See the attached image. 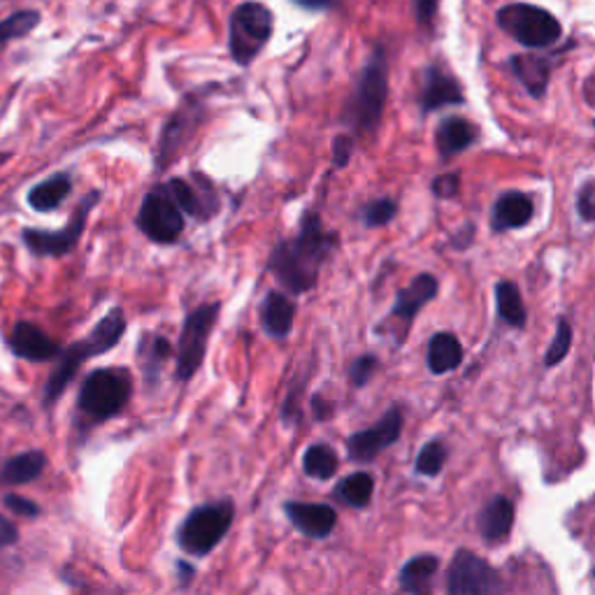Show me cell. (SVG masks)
Returning <instances> with one entry per match:
<instances>
[{
	"instance_id": "24",
	"label": "cell",
	"mask_w": 595,
	"mask_h": 595,
	"mask_svg": "<svg viewBox=\"0 0 595 595\" xmlns=\"http://www.w3.org/2000/svg\"><path fill=\"white\" fill-rule=\"evenodd\" d=\"M70 191H73V178L68 172H57L31 186L26 201L35 212H51V209H57L70 196Z\"/></svg>"
},
{
	"instance_id": "40",
	"label": "cell",
	"mask_w": 595,
	"mask_h": 595,
	"mask_svg": "<svg viewBox=\"0 0 595 595\" xmlns=\"http://www.w3.org/2000/svg\"><path fill=\"white\" fill-rule=\"evenodd\" d=\"M5 505L10 507V510H12L14 514H20V517H24V519H35V517L40 514L38 502H33V500L22 498V496H16V494H8V496H5Z\"/></svg>"
},
{
	"instance_id": "35",
	"label": "cell",
	"mask_w": 595,
	"mask_h": 595,
	"mask_svg": "<svg viewBox=\"0 0 595 595\" xmlns=\"http://www.w3.org/2000/svg\"><path fill=\"white\" fill-rule=\"evenodd\" d=\"M398 215V205L391 198H377L367 203L363 209V221L367 229H379V226H387Z\"/></svg>"
},
{
	"instance_id": "6",
	"label": "cell",
	"mask_w": 595,
	"mask_h": 595,
	"mask_svg": "<svg viewBox=\"0 0 595 595\" xmlns=\"http://www.w3.org/2000/svg\"><path fill=\"white\" fill-rule=\"evenodd\" d=\"M272 12L256 0H247L233 10L229 22V51L238 65H250L264 51L272 35Z\"/></svg>"
},
{
	"instance_id": "19",
	"label": "cell",
	"mask_w": 595,
	"mask_h": 595,
	"mask_svg": "<svg viewBox=\"0 0 595 595\" xmlns=\"http://www.w3.org/2000/svg\"><path fill=\"white\" fill-rule=\"evenodd\" d=\"M535 215L533 198H529L521 191H510V194H502L494 205V217H491V229L496 233H505L512 229H523Z\"/></svg>"
},
{
	"instance_id": "9",
	"label": "cell",
	"mask_w": 595,
	"mask_h": 595,
	"mask_svg": "<svg viewBox=\"0 0 595 595\" xmlns=\"http://www.w3.org/2000/svg\"><path fill=\"white\" fill-rule=\"evenodd\" d=\"M219 312H221L219 303H207L196 307L184 319L180 347H178V379L180 381H189L201 371L209 336H212V328L219 319Z\"/></svg>"
},
{
	"instance_id": "43",
	"label": "cell",
	"mask_w": 595,
	"mask_h": 595,
	"mask_svg": "<svg viewBox=\"0 0 595 595\" xmlns=\"http://www.w3.org/2000/svg\"><path fill=\"white\" fill-rule=\"evenodd\" d=\"M293 3L305 8V10H312V12H321V10H330L332 5H336V0H293Z\"/></svg>"
},
{
	"instance_id": "18",
	"label": "cell",
	"mask_w": 595,
	"mask_h": 595,
	"mask_svg": "<svg viewBox=\"0 0 595 595\" xmlns=\"http://www.w3.org/2000/svg\"><path fill=\"white\" fill-rule=\"evenodd\" d=\"M437 289H440V284H437V277H433L428 272L414 277L410 287L398 291L393 309H391V319L402 321L405 324V328H410L416 314L422 312L437 295Z\"/></svg>"
},
{
	"instance_id": "3",
	"label": "cell",
	"mask_w": 595,
	"mask_h": 595,
	"mask_svg": "<svg viewBox=\"0 0 595 595\" xmlns=\"http://www.w3.org/2000/svg\"><path fill=\"white\" fill-rule=\"evenodd\" d=\"M389 98V61L387 49L377 47L371 59L365 61L359 82L354 86V94L349 98L344 108V124L356 135L375 133L381 124L384 108H387Z\"/></svg>"
},
{
	"instance_id": "29",
	"label": "cell",
	"mask_w": 595,
	"mask_h": 595,
	"mask_svg": "<svg viewBox=\"0 0 595 595\" xmlns=\"http://www.w3.org/2000/svg\"><path fill=\"white\" fill-rule=\"evenodd\" d=\"M375 494V479L371 472H354V475H347L336 486V498L354 510H363V507L371 505Z\"/></svg>"
},
{
	"instance_id": "39",
	"label": "cell",
	"mask_w": 595,
	"mask_h": 595,
	"mask_svg": "<svg viewBox=\"0 0 595 595\" xmlns=\"http://www.w3.org/2000/svg\"><path fill=\"white\" fill-rule=\"evenodd\" d=\"M354 151V137L352 135H338L336 143H332V163L336 168H347L352 161Z\"/></svg>"
},
{
	"instance_id": "23",
	"label": "cell",
	"mask_w": 595,
	"mask_h": 595,
	"mask_svg": "<svg viewBox=\"0 0 595 595\" xmlns=\"http://www.w3.org/2000/svg\"><path fill=\"white\" fill-rule=\"evenodd\" d=\"M475 139H477V129L472 126L467 119H461V117L445 119L435 131V147L445 161H449L451 156L465 151L472 143H475Z\"/></svg>"
},
{
	"instance_id": "22",
	"label": "cell",
	"mask_w": 595,
	"mask_h": 595,
	"mask_svg": "<svg viewBox=\"0 0 595 595\" xmlns=\"http://www.w3.org/2000/svg\"><path fill=\"white\" fill-rule=\"evenodd\" d=\"M293 319H295L293 298L279 291H270L264 305H260V326H264L268 336L277 340L289 338L293 330Z\"/></svg>"
},
{
	"instance_id": "38",
	"label": "cell",
	"mask_w": 595,
	"mask_h": 595,
	"mask_svg": "<svg viewBox=\"0 0 595 595\" xmlns=\"http://www.w3.org/2000/svg\"><path fill=\"white\" fill-rule=\"evenodd\" d=\"M459 184H461V178L457 172H447V174H440V178L433 180V194L437 198H453L459 194Z\"/></svg>"
},
{
	"instance_id": "32",
	"label": "cell",
	"mask_w": 595,
	"mask_h": 595,
	"mask_svg": "<svg viewBox=\"0 0 595 595\" xmlns=\"http://www.w3.org/2000/svg\"><path fill=\"white\" fill-rule=\"evenodd\" d=\"M40 24V12L35 10H22L10 14L8 20L0 22V51L5 49V45H10L12 40L26 38V35Z\"/></svg>"
},
{
	"instance_id": "15",
	"label": "cell",
	"mask_w": 595,
	"mask_h": 595,
	"mask_svg": "<svg viewBox=\"0 0 595 595\" xmlns=\"http://www.w3.org/2000/svg\"><path fill=\"white\" fill-rule=\"evenodd\" d=\"M8 344H10L14 356H20L24 361H33V363L54 361L61 354V347L51 340L42 328H38L31 321L14 324L10 338H8Z\"/></svg>"
},
{
	"instance_id": "5",
	"label": "cell",
	"mask_w": 595,
	"mask_h": 595,
	"mask_svg": "<svg viewBox=\"0 0 595 595\" xmlns=\"http://www.w3.org/2000/svg\"><path fill=\"white\" fill-rule=\"evenodd\" d=\"M235 505L233 500L207 502L191 510L178 531V545L184 554L203 558L219 547V542L233 526Z\"/></svg>"
},
{
	"instance_id": "12",
	"label": "cell",
	"mask_w": 595,
	"mask_h": 595,
	"mask_svg": "<svg viewBox=\"0 0 595 595\" xmlns=\"http://www.w3.org/2000/svg\"><path fill=\"white\" fill-rule=\"evenodd\" d=\"M402 422H405V416H402V408L393 405L373 428L359 430L349 437L347 440L349 459L356 461V463L373 461L377 453H381L384 449H389L391 445H396L400 440Z\"/></svg>"
},
{
	"instance_id": "33",
	"label": "cell",
	"mask_w": 595,
	"mask_h": 595,
	"mask_svg": "<svg viewBox=\"0 0 595 595\" xmlns=\"http://www.w3.org/2000/svg\"><path fill=\"white\" fill-rule=\"evenodd\" d=\"M447 463V447L440 440H430L416 457V472L424 477H437Z\"/></svg>"
},
{
	"instance_id": "28",
	"label": "cell",
	"mask_w": 595,
	"mask_h": 595,
	"mask_svg": "<svg viewBox=\"0 0 595 595\" xmlns=\"http://www.w3.org/2000/svg\"><path fill=\"white\" fill-rule=\"evenodd\" d=\"M496 305H498L500 319L507 326H512V328L526 326V319H529L526 305H523L519 287L514 282H510V279H500V282L496 284Z\"/></svg>"
},
{
	"instance_id": "30",
	"label": "cell",
	"mask_w": 595,
	"mask_h": 595,
	"mask_svg": "<svg viewBox=\"0 0 595 595\" xmlns=\"http://www.w3.org/2000/svg\"><path fill=\"white\" fill-rule=\"evenodd\" d=\"M340 467V459L332 447L328 445H312L305 457H303V470L305 475L319 482H328L336 477V472Z\"/></svg>"
},
{
	"instance_id": "13",
	"label": "cell",
	"mask_w": 595,
	"mask_h": 595,
	"mask_svg": "<svg viewBox=\"0 0 595 595\" xmlns=\"http://www.w3.org/2000/svg\"><path fill=\"white\" fill-rule=\"evenodd\" d=\"M203 121V105L198 100H184L182 108L174 112L161 133L159 154H156V163L163 170L170 161L178 159V154L184 149V145L194 137L196 129Z\"/></svg>"
},
{
	"instance_id": "44",
	"label": "cell",
	"mask_w": 595,
	"mask_h": 595,
	"mask_svg": "<svg viewBox=\"0 0 595 595\" xmlns=\"http://www.w3.org/2000/svg\"><path fill=\"white\" fill-rule=\"evenodd\" d=\"M328 408H330V405H326V410H328ZM312 410H314V416H317L319 422H324V418H328V416H330L328 412H324L321 396H314V398H312Z\"/></svg>"
},
{
	"instance_id": "21",
	"label": "cell",
	"mask_w": 595,
	"mask_h": 595,
	"mask_svg": "<svg viewBox=\"0 0 595 595\" xmlns=\"http://www.w3.org/2000/svg\"><path fill=\"white\" fill-rule=\"evenodd\" d=\"M512 73L517 80L526 86V92L533 98H542L547 94V86L551 80L554 59L545 54H517L510 59Z\"/></svg>"
},
{
	"instance_id": "41",
	"label": "cell",
	"mask_w": 595,
	"mask_h": 595,
	"mask_svg": "<svg viewBox=\"0 0 595 595\" xmlns=\"http://www.w3.org/2000/svg\"><path fill=\"white\" fill-rule=\"evenodd\" d=\"M437 3H440V0H414L416 22L422 24L424 28H430V24L435 20V12H437Z\"/></svg>"
},
{
	"instance_id": "37",
	"label": "cell",
	"mask_w": 595,
	"mask_h": 595,
	"mask_svg": "<svg viewBox=\"0 0 595 595\" xmlns=\"http://www.w3.org/2000/svg\"><path fill=\"white\" fill-rule=\"evenodd\" d=\"M576 212L586 223L595 221V182H586L582 186L580 196H576Z\"/></svg>"
},
{
	"instance_id": "17",
	"label": "cell",
	"mask_w": 595,
	"mask_h": 595,
	"mask_svg": "<svg viewBox=\"0 0 595 595\" xmlns=\"http://www.w3.org/2000/svg\"><path fill=\"white\" fill-rule=\"evenodd\" d=\"M166 186L172 194V198L178 201V205L182 207V212L189 217L205 221L219 209V201H217L212 184L205 182V184L196 186L184 178H174V180L166 182Z\"/></svg>"
},
{
	"instance_id": "25",
	"label": "cell",
	"mask_w": 595,
	"mask_h": 595,
	"mask_svg": "<svg viewBox=\"0 0 595 595\" xmlns=\"http://www.w3.org/2000/svg\"><path fill=\"white\" fill-rule=\"evenodd\" d=\"M426 361L433 375H447L463 363V344L451 332H435L428 342Z\"/></svg>"
},
{
	"instance_id": "27",
	"label": "cell",
	"mask_w": 595,
	"mask_h": 595,
	"mask_svg": "<svg viewBox=\"0 0 595 595\" xmlns=\"http://www.w3.org/2000/svg\"><path fill=\"white\" fill-rule=\"evenodd\" d=\"M437 568H440V558H437L435 554H418L410 558V561L400 568V574H398L400 588L405 593H426Z\"/></svg>"
},
{
	"instance_id": "26",
	"label": "cell",
	"mask_w": 595,
	"mask_h": 595,
	"mask_svg": "<svg viewBox=\"0 0 595 595\" xmlns=\"http://www.w3.org/2000/svg\"><path fill=\"white\" fill-rule=\"evenodd\" d=\"M47 465L45 451L40 449H31L24 453H16L5 465L3 472H0V479L10 486H24L31 484L33 479H38Z\"/></svg>"
},
{
	"instance_id": "1",
	"label": "cell",
	"mask_w": 595,
	"mask_h": 595,
	"mask_svg": "<svg viewBox=\"0 0 595 595\" xmlns=\"http://www.w3.org/2000/svg\"><path fill=\"white\" fill-rule=\"evenodd\" d=\"M338 233L326 231L317 212L303 217L295 238L282 240L268 258V270L291 295L312 291L319 282L326 260L338 250Z\"/></svg>"
},
{
	"instance_id": "2",
	"label": "cell",
	"mask_w": 595,
	"mask_h": 595,
	"mask_svg": "<svg viewBox=\"0 0 595 595\" xmlns=\"http://www.w3.org/2000/svg\"><path fill=\"white\" fill-rule=\"evenodd\" d=\"M124 332H126V317L124 312L114 307L105 314L84 340H77L75 344L61 349L57 373L49 377L45 387V398H42L45 408H51L63 396L68 384L73 381V377L77 375V371L86 361L110 352V349H114L121 342V338H124Z\"/></svg>"
},
{
	"instance_id": "14",
	"label": "cell",
	"mask_w": 595,
	"mask_h": 595,
	"mask_svg": "<svg viewBox=\"0 0 595 595\" xmlns=\"http://www.w3.org/2000/svg\"><path fill=\"white\" fill-rule=\"evenodd\" d=\"M284 514L293 523L295 531H301L309 539H326L336 531L338 512L330 505L321 502H284Z\"/></svg>"
},
{
	"instance_id": "11",
	"label": "cell",
	"mask_w": 595,
	"mask_h": 595,
	"mask_svg": "<svg viewBox=\"0 0 595 595\" xmlns=\"http://www.w3.org/2000/svg\"><path fill=\"white\" fill-rule=\"evenodd\" d=\"M500 572L488 566L482 556L467 549L453 554V561L447 572V593L451 595H494L500 593Z\"/></svg>"
},
{
	"instance_id": "10",
	"label": "cell",
	"mask_w": 595,
	"mask_h": 595,
	"mask_svg": "<svg viewBox=\"0 0 595 595\" xmlns=\"http://www.w3.org/2000/svg\"><path fill=\"white\" fill-rule=\"evenodd\" d=\"M100 194L98 191H92V194H86L77 209L75 215L70 217V221L63 226L61 231H40V229H24L22 231V242L26 244V250L33 254V256H40V258H47V256H65L73 252L77 247V242L84 233V226H86V219H89L92 209L96 207Z\"/></svg>"
},
{
	"instance_id": "16",
	"label": "cell",
	"mask_w": 595,
	"mask_h": 595,
	"mask_svg": "<svg viewBox=\"0 0 595 595\" xmlns=\"http://www.w3.org/2000/svg\"><path fill=\"white\" fill-rule=\"evenodd\" d=\"M463 86L457 77H451L440 65H428L422 75V112L430 114L447 105H463Z\"/></svg>"
},
{
	"instance_id": "8",
	"label": "cell",
	"mask_w": 595,
	"mask_h": 595,
	"mask_svg": "<svg viewBox=\"0 0 595 595\" xmlns=\"http://www.w3.org/2000/svg\"><path fill=\"white\" fill-rule=\"evenodd\" d=\"M135 221L137 229L156 244H172L184 233V212L166 184L147 191Z\"/></svg>"
},
{
	"instance_id": "36",
	"label": "cell",
	"mask_w": 595,
	"mask_h": 595,
	"mask_svg": "<svg viewBox=\"0 0 595 595\" xmlns=\"http://www.w3.org/2000/svg\"><path fill=\"white\" fill-rule=\"evenodd\" d=\"M377 371H379V359L373 354H363L352 363V367H349V381H352V387L361 389L377 375Z\"/></svg>"
},
{
	"instance_id": "20",
	"label": "cell",
	"mask_w": 595,
	"mask_h": 595,
	"mask_svg": "<svg viewBox=\"0 0 595 595\" xmlns=\"http://www.w3.org/2000/svg\"><path fill=\"white\" fill-rule=\"evenodd\" d=\"M514 502L505 496H496L486 502L479 514V533L488 545H502L514 526Z\"/></svg>"
},
{
	"instance_id": "4",
	"label": "cell",
	"mask_w": 595,
	"mask_h": 595,
	"mask_svg": "<svg viewBox=\"0 0 595 595\" xmlns=\"http://www.w3.org/2000/svg\"><path fill=\"white\" fill-rule=\"evenodd\" d=\"M133 396V377L126 367H98L84 379L77 410L92 422H108L121 414Z\"/></svg>"
},
{
	"instance_id": "7",
	"label": "cell",
	"mask_w": 595,
	"mask_h": 595,
	"mask_svg": "<svg viewBox=\"0 0 595 595\" xmlns=\"http://www.w3.org/2000/svg\"><path fill=\"white\" fill-rule=\"evenodd\" d=\"M498 26L529 49L554 47L563 35L561 22L549 10H542L529 3H512L498 10Z\"/></svg>"
},
{
	"instance_id": "42",
	"label": "cell",
	"mask_w": 595,
	"mask_h": 595,
	"mask_svg": "<svg viewBox=\"0 0 595 595\" xmlns=\"http://www.w3.org/2000/svg\"><path fill=\"white\" fill-rule=\"evenodd\" d=\"M16 539H20V531L12 521L0 514V547H12Z\"/></svg>"
},
{
	"instance_id": "34",
	"label": "cell",
	"mask_w": 595,
	"mask_h": 595,
	"mask_svg": "<svg viewBox=\"0 0 595 595\" xmlns=\"http://www.w3.org/2000/svg\"><path fill=\"white\" fill-rule=\"evenodd\" d=\"M570 349H572V326H570L568 317H561L556 324V336L545 354V365L547 367L558 365L570 354Z\"/></svg>"
},
{
	"instance_id": "31",
	"label": "cell",
	"mask_w": 595,
	"mask_h": 595,
	"mask_svg": "<svg viewBox=\"0 0 595 595\" xmlns=\"http://www.w3.org/2000/svg\"><path fill=\"white\" fill-rule=\"evenodd\" d=\"M170 356H172V344L163 336L145 338V347H143V354H139V359H143L147 381L159 379L163 365L168 363Z\"/></svg>"
}]
</instances>
